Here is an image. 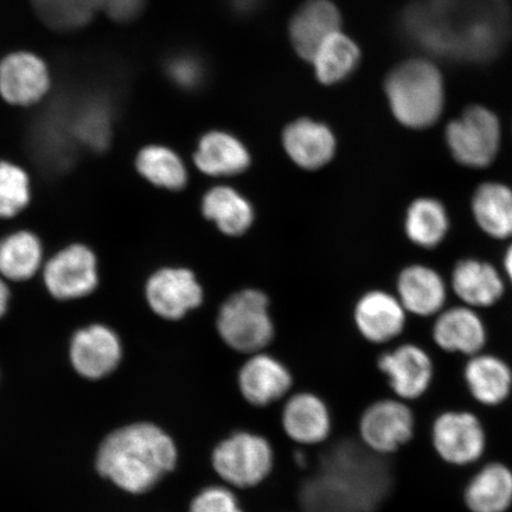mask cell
<instances>
[{
	"mask_svg": "<svg viewBox=\"0 0 512 512\" xmlns=\"http://www.w3.org/2000/svg\"><path fill=\"white\" fill-rule=\"evenodd\" d=\"M433 450L444 463L469 466L483 458L488 434L479 416L469 411H445L431 428Z\"/></svg>",
	"mask_w": 512,
	"mask_h": 512,
	"instance_id": "30bf717a",
	"label": "cell"
},
{
	"mask_svg": "<svg viewBox=\"0 0 512 512\" xmlns=\"http://www.w3.org/2000/svg\"><path fill=\"white\" fill-rule=\"evenodd\" d=\"M470 512H508L512 507V470L498 462L486 464L464 490Z\"/></svg>",
	"mask_w": 512,
	"mask_h": 512,
	"instance_id": "484cf974",
	"label": "cell"
},
{
	"mask_svg": "<svg viewBox=\"0 0 512 512\" xmlns=\"http://www.w3.org/2000/svg\"><path fill=\"white\" fill-rule=\"evenodd\" d=\"M72 67L24 132L23 159L35 168H60L82 156H104L114 143L123 78L101 63Z\"/></svg>",
	"mask_w": 512,
	"mask_h": 512,
	"instance_id": "6da1fadb",
	"label": "cell"
},
{
	"mask_svg": "<svg viewBox=\"0 0 512 512\" xmlns=\"http://www.w3.org/2000/svg\"><path fill=\"white\" fill-rule=\"evenodd\" d=\"M503 270L505 279H507L509 284L512 286V241L504 252Z\"/></svg>",
	"mask_w": 512,
	"mask_h": 512,
	"instance_id": "8d00e7d4",
	"label": "cell"
},
{
	"mask_svg": "<svg viewBox=\"0 0 512 512\" xmlns=\"http://www.w3.org/2000/svg\"><path fill=\"white\" fill-rule=\"evenodd\" d=\"M68 357L70 367L82 379L104 380L124 361L123 339L110 325L88 324L76 330L70 338Z\"/></svg>",
	"mask_w": 512,
	"mask_h": 512,
	"instance_id": "8fae6325",
	"label": "cell"
},
{
	"mask_svg": "<svg viewBox=\"0 0 512 512\" xmlns=\"http://www.w3.org/2000/svg\"><path fill=\"white\" fill-rule=\"evenodd\" d=\"M251 157L245 146L224 132H209L194 153L195 168L207 177H229L245 171Z\"/></svg>",
	"mask_w": 512,
	"mask_h": 512,
	"instance_id": "d4e9b609",
	"label": "cell"
},
{
	"mask_svg": "<svg viewBox=\"0 0 512 512\" xmlns=\"http://www.w3.org/2000/svg\"><path fill=\"white\" fill-rule=\"evenodd\" d=\"M280 425L287 439L304 447L323 445L334 431V416L328 403L311 392L291 394L280 412Z\"/></svg>",
	"mask_w": 512,
	"mask_h": 512,
	"instance_id": "7c38bea8",
	"label": "cell"
},
{
	"mask_svg": "<svg viewBox=\"0 0 512 512\" xmlns=\"http://www.w3.org/2000/svg\"><path fill=\"white\" fill-rule=\"evenodd\" d=\"M201 214L204 220L213 222L221 233L229 236L246 233L254 220L251 204L227 185H216L204 192Z\"/></svg>",
	"mask_w": 512,
	"mask_h": 512,
	"instance_id": "83f0119b",
	"label": "cell"
},
{
	"mask_svg": "<svg viewBox=\"0 0 512 512\" xmlns=\"http://www.w3.org/2000/svg\"><path fill=\"white\" fill-rule=\"evenodd\" d=\"M287 155L300 168L316 170L328 164L335 155L336 140L328 127L309 119H300L284 132Z\"/></svg>",
	"mask_w": 512,
	"mask_h": 512,
	"instance_id": "cb8c5ba5",
	"label": "cell"
},
{
	"mask_svg": "<svg viewBox=\"0 0 512 512\" xmlns=\"http://www.w3.org/2000/svg\"><path fill=\"white\" fill-rule=\"evenodd\" d=\"M37 15L56 30H74L91 21L99 0H32Z\"/></svg>",
	"mask_w": 512,
	"mask_h": 512,
	"instance_id": "1f68e13d",
	"label": "cell"
},
{
	"mask_svg": "<svg viewBox=\"0 0 512 512\" xmlns=\"http://www.w3.org/2000/svg\"><path fill=\"white\" fill-rule=\"evenodd\" d=\"M386 92L396 119L415 130L437 123L443 113L444 81L430 61L401 63L388 75Z\"/></svg>",
	"mask_w": 512,
	"mask_h": 512,
	"instance_id": "3957f363",
	"label": "cell"
},
{
	"mask_svg": "<svg viewBox=\"0 0 512 512\" xmlns=\"http://www.w3.org/2000/svg\"><path fill=\"white\" fill-rule=\"evenodd\" d=\"M32 179L21 164L0 159V220H15L30 207Z\"/></svg>",
	"mask_w": 512,
	"mask_h": 512,
	"instance_id": "4dcf8cb0",
	"label": "cell"
},
{
	"mask_svg": "<svg viewBox=\"0 0 512 512\" xmlns=\"http://www.w3.org/2000/svg\"><path fill=\"white\" fill-rule=\"evenodd\" d=\"M41 278L50 296L59 302L91 297L100 285L98 255L85 243H70L46 259Z\"/></svg>",
	"mask_w": 512,
	"mask_h": 512,
	"instance_id": "52a82bcc",
	"label": "cell"
},
{
	"mask_svg": "<svg viewBox=\"0 0 512 512\" xmlns=\"http://www.w3.org/2000/svg\"><path fill=\"white\" fill-rule=\"evenodd\" d=\"M434 343L450 354L467 358L483 352L489 341V331L478 310L466 305L441 311L433 325Z\"/></svg>",
	"mask_w": 512,
	"mask_h": 512,
	"instance_id": "9a60e30c",
	"label": "cell"
},
{
	"mask_svg": "<svg viewBox=\"0 0 512 512\" xmlns=\"http://www.w3.org/2000/svg\"><path fill=\"white\" fill-rule=\"evenodd\" d=\"M379 368L387 376L395 398L419 400L430 390L434 364L428 352L415 344H405L380 357Z\"/></svg>",
	"mask_w": 512,
	"mask_h": 512,
	"instance_id": "4fadbf2b",
	"label": "cell"
},
{
	"mask_svg": "<svg viewBox=\"0 0 512 512\" xmlns=\"http://www.w3.org/2000/svg\"><path fill=\"white\" fill-rule=\"evenodd\" d=\"M211 466L229 488L252 490L272 476L274 447L264 434L238 430L228 434L214 447Z\"/></svg>",
	"mask_w": 512,
	"mask_h": 512,
	"instance_id": "277c9868",
	"label": "cell"
},
{
	"mask_svg": "<svg viewBox=\"0 0 512 512\" xmlns=\"http://www.w3.org/2000/svg\"><path fill=\"white\" fill-rule=\"evenodd\" d=\"M176 463L174 441L150 424L126 426L108 435L96 458L101 475L132 494L150 490Z\"/></svg>",
	"mask_w": 512,
	"mask_h": 512,
	"instance_id": "7a4b0ae2",
	"label": "cell"
},
{
	"mask_svg": "<svg viewBox=\"0 0 512 512\" xmlns=\"http://www.w3.org/2000/svg\"><path fill=\"white\" fill-rule=\"evenodd\" d=\"M476 226L488 238L512 241V188L507 183L488 181L473 191L470 203Z\"/></svg>",
	"mask_w": 512,
	"mask_h": 512,
	"instance_id": "d6986e66",
	"label": "cell"
},
{
	"mask_svg": "<svg viewBox=\"0 0 512 512\" xmlns=\"http://www.w3.org/2000/svg\"><path fill=\"white\" fill-rule=\"evenodd\" d=\"M12 299L11 285L0 275V320L8 315Z\"/></svg>",
	"mask_w": 512,
	"mask_h": 512,
	"instance_id": "d590c367",
	"label": "cell"
},
{
	"mask_svg": "<svg viewBox=\"0 0 512 512\" xmlns=\"http://www.w3.org/2000/svg\"><path fill=\"white\" fill-rule=\"evenodd\" d=\"M341 14L329 0H309L294 15L290 35L294 49L307 61L335 32L341 31Z\"/></svg>",
	"mask_w": 512,
	"mask_h": 512,
	"instance_id": "44dd1931",
	"label": "cell"
},
{
	"mask_svg": "<svg viewBox=\"0 0 512 512\" xmlns=\"http://www.w3.org/2000/svg\"><path fill=\"white\" fill-rule=\"evenodd\" d=\"M360 49L341 31L335 32L318 48L311 62L320 82L332 85L348 78L360 62Z\"/></svg>",
	"mask_w": 512,
	"mask_h": 512,
	"instance_id": "f546056e",
	"label": "cell"
},
{
	"mask_svg": "<svg viewBox=\"0 0 512 512\" xmlns=\"http://www.w3.org/2000/svg\"><path fill=\"white\" fill-rule=\"evenodd\" d=\"M446 143L453 159L464 168H489L501 150V124L488 108L471 106L448 124Z\"/></svg>",
	"mask_w": 512,
	"mask_h": 512,
	"instance_id": "8992f818",
	"label": "cell"
},
{
	"mask_svg": "<svg viewBox=\"0 0 512 512\" xmlns=\"http://www.w3.org/2000/svg\"><path fill=\"white\" fill-rule=\"evenodd\" d=\"M450 229V215L437 198H418L407 211L406 233L416 246L437 248L444 242Z\"/></svg>",
	"mask_w": 512,
	"mask_h": 512,
	"instance_id": "f1b7e54d",
	"label": "cell"
},
{
	"mask_svg": "<svg viewBox=\"0 0 512 512\" xmlns=\"http://www.w3.org/2000/svg\"><path fill=\"white\" fill-rule=\"evenodd\" d=\"M203 286L194 270L166 266L152 273L145 284V299L151 311L166 322H181L204 303Z\"/></svg>",
	"mask_w": 512,
	"mask_h": 512,
	"instance_id": "9c48e42d",
	"label": "cell"
},
{
	"mask_svg": "<svg viewBox=\"0 0 512 512\" xmlns=\"http://www.w3.org/2000/svg\"><path fill=\"white\" fill-rule=\"evenodd\" d=\"M46 259L40 236L29 229L12 230L0 238V275L10 284L37 278Z\"/></svg>",
	"mask_w": 512,
	"mask_h": 512,
	"instance_id": "ac0fdd59",
	"label": "cell"
},
{
	"mask_svg": "<svg viewBox=\"0 0 512 512\" xmlns=\"http://www.w3.org/2000/svg\"><path fill=\"white\" fill-rule=\"evenodd\" d=\"M406 309L398 298L384 292H370L357 304L355 319L361 334L374 343L398 337L406 324Z\"/></svg>",
	"mask_w": 512,
	"mask_h": 512,
	"instance_id": "603a6c76",
	"label": "cell"
},
{
	"mask_svg": "<svg viewBox=\"0 0 512 512\" xmlns=\"http://www.w3.org/2000/svg\"><path fill=\"white\" fill-rule=\"evenodd\" d=\"M216 328L230 349L241 354H259L274 334L267 297L256 290L234 294L221 306Z\"/></svg>",
	"mask_w": 512,
	"mask_h": 512,
	"instance_id": "5b68a950",
	"label": "cell"
},
{
	"mask_svg": "<svg viewBox=\"0 0 512 512\" xmlns=\"http://www.w3.org/2000/svg\"><path fill=\"white\" fill-rule=\"evenodd\" d=\"M146 0H99V9L114 21L128 22L142 14Z\"/></svg>",
	"mask_w": 512,
	"mask_h": 512,
	"instance_id": "e575fe53",
	"label": "cell"
},
{
	"mask_svg": "<svg viewBox=\"0 0 512 512\" xmlns=\"http://www.w3.org/2000/svg\"><path fill=\"white\" fill-rule=\"evenodd\" d=\"M46 64L31 54H15L0 64V93L11 104L30 105L48 91Z\"/></svg>",
	"mask_w": 512,
	"mask_h": 512,
	"instance_id": "ffe728a7",
	"label": "cell"
},
{
	"mask_svg": "<svg viewBox=\"0 0 512 512\" xmlns=\"http://www.w3.org/2000/svg\"><path fill=\"white\" fill-rule=\"evenodd\" d=\"M293 377L283 363L270 355H251L238 375L243 401L253 408H268L291 395Z\"/></svg>",
	"mask_w": 512,
	"mask_h": 512,
	"instance_id": "5bb4252c",
	"label": "cell"
},
{
	"mask_svg": "<svg viewBox=\"0 0 512 512\" xmlns=\"http://www.w3.org/2000/svg\"><path fill=\"white\" fill-rule=\"evenodd\" d=\"M189 512H246L241 507L236 490L227 485H213L198 492Z\"/></svg>",
	"mask_w": 512,
	"mask_h": 512,
	"instance_id": "d6a6232c",
	"label": "cell"
},
{
	"mask_svg": "<svg viewBox=\"0 0 512 512\" xmlns=\"http://www.w3.org/2000/svg\"><path fill=\"white\" fill-rule=\"evenodd\" d=\"M134 166L145 182L159 190L181 192L190 183L187 164L168 146L150 144L142 147L134 159Z\"/></svg>",
	"mask_w": 512,
	"mask_h": 512,
	"instance_id": "4316f807",
	"label": "cell"
},
{
	"mask_svg": "<svg viewBox=\"0 0 512 512\" xmlns=\"http://www.w3.org/2000/svg\"><path fill=\"white\" fill-rule=\"evenodd\" d=\"M489 261L465 258L454 265L451 288L463 305L472 309H490L505 296L507 281Z\"/></svg>",
	"mask_w": 512,
	"mask_h": 512,
	"instance_id": "2e32d148",
	"label": "cell"
},
{
	"mask_svg": "<svg viewBox=\"0 0 512 512\" xmlns=\"http://www.w3.org/2000/svg\"><path fill=\"white\" fill-rule=\"evenodd\" d=\"M168 70L171 78L185 88L200 85L203 76L200 62L190 56H178L170 60Z\"/></svg>",
	"mask_w": 512,
	"mask_h": 512,
	"instance_id": "836d02e7",
	"label": "cell"
},
{
	"mask_svg": "<svg viewBox=\"0 0 512 512\" xmlns=\"http://www.w3.org/2000/svg\"><path fill=\"white\" fill-rule=\"evenodd\" d=\"M399 300L415 316H438L447 302V284L441 274L425 265L406 268L399 278Z\"/></svg>",
	"mask_w": 512,
	"mask_h": 512,
	"instance_id": "7402d4cb",
	"label": "cell"
},
{
	"mask_svg": "<svg viewBox=\"0 0 512 512\" xmlns=\"http://www.w3.org/2000/svg\"><path fill=\"white\" fill-rule=\"evenodd\" d=\"M464 381L472 399L485 407H498L512 393V369L502 357L486 352L469 357Z\"/></svg>",
	"mask_w": 512,
	"mask_h": 512,
	"instance_id": "e0dca14e",
	"label": "cell"
},
{
	"mask_svg": "<svg viewBox=\"0 0 512 512\" xmlns=\"http://www.w3.org/2000/svg\"><path fill=\"white\" fill-rule=\"evenodd\" d=\"M415 414L409 402L380 399L371 402L358 418V437L376 456H392L414 439Z\"/></svg>",
	"mask_w": 512,
	"mask_h": 512,
	"instance_id": "ba28073f",
	"label": "cell"
}]
</instances>
